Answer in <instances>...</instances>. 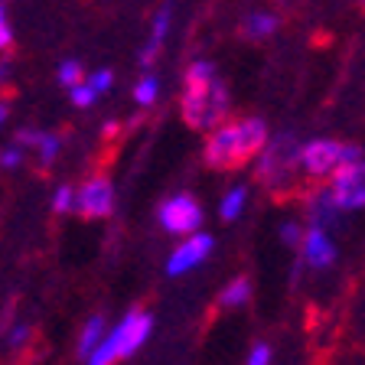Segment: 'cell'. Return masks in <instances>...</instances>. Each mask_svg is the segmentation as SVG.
Here are the masks:
<instances>
[{"label":"cell","instance_id":"6da1fadb","mask_svg":"<svg viewBox=\"0 0 365 365\" xmlns=\"http://www.w3.org/2000/svg\"><path fill=\"white\" fill-rule=\"evenodd\" d=\"M228 114V91L215 78L212 62L196 59L186 72V95H182V118L196 130H212Z\"/></svg>","mask_w":365,"mask_h":365},{"label":"cell","instance_id":"7a4b0ae2","mask_svg":"<svg viewBox=\"0 0 365 365\" xmlns=\"http://www.w3.org/2000/svg\"><path fill=\"white\" fill-rule=\"evenodd\" d=\"M264 140H267V124L261 118H245L238 124L212 128V137L205 140V163L215 170L242 167L255 153H261Z\"/></svg>","mask_w":365,"mask_h":365},{"label":"cell","instance_id":"3957f363","mask_svg":"<svg viewBox=\"0 0 365 365\" xmlns=\"http://www.w3.org/2000/svg\"><path fill=\"white\" fill-rule=\"evenodd\" d=\"M150 329H153L150 313H137V310L128 313V317H124L108 336H101V342L88 352V365H111V362H118V359L134 356V352L147 342Z\"/></svg>","mask_w":365,"mask_h":365},{"label":"cell","instance_id":"277c9868","mask_svg":"<svg viewBox=\"0 0 365 365\" xmlns=\"http://www.w3.org/2000/svg\"><path fill=\"white\" fill-rule=\"evenodd\" d=\"M261 167L258 176L271 186V190H281L294 180V170L300 167V147H297V137L290 134H277L271 140H264L261 147Z\"/></svg>","mask_w":365,"mask_h":365},{"label":"cell","instance_id":"5b68a950","mask_svg":"<svg viewBox=\"0 0 365 365\" xmlns=\"http://www.w3.org/2000/svg\"><path fill=\"white\" fill-rule=\"evenodd\" d=\"M362 157V150L352 144H336V140H313L300 150V167L307 176L313 180H323V176H333L339 167L352 163V160Z\"/></svg>","mask_w":365,"mask_h":365},{"label":"cell","instance_id":"8992f818","mask_svg":"<svg viewBox=\"0 0 365 365\" xmlns=\"http://www.w3.org/2000/svg\"><path fill=\"white\" fill-rule=\"evenodd\" d=\"M329 196H333L336 209H346V212H352V209H362L365 205V160H352V163H346V167H339L333 173V186H329Z\"/></svg>","mask_w":365,"mask_h":365},{"label":"cell","instance_id":"52a82bcc","mask_svg":"<svg viewBox=\"0 0 365 365\" xmlns=\"http://www.w3.org/2000/svg\"><path fill=\"white\" fill-rule=\"evenodd\" d=\"M160 225L173 235H192L202 225V209L190 196H173L160 205Z\"/></svg>","mask_w":365,"mask_h":365},{"label":"cell","instance_id":"ba28073f","mask_svg":"<svg viewBox=\"0 0 365 365\" xmlns=\"http://www.w3.org/2000/svg\"><path fill=\"white\" fill-rule=\"evenodd\" d=\"M72 209H76L78 215H85V219H101V215H108L114 209V186L105 176H95V180H88L82 190H78Z\"/></svg>","mask_w":365,"mask_h":365},{"label":"cell","instance_id":"9c48e42d","mask_svg":"<svg viewBox=\"0 0 365 365\" xmlns=\"http://www.w3.org/2000/svg\"><path fill=\"white\" fill-rule=\"evenodd\" d=\"M209 251H212V235H205V232H192L190 242H182L180 248L170 255L167 274L170 277H180V274L192 271L196 264H202V261L209 258Z\"/></svg>","mask_w":365,"mask_h":365},{"label":"cell","instance_id":"30bf717a","mask_svg":"<svg viewBox=\"0 0 365 365\" xmlns=\"http://www.w3.org/2000/svg\"><path fill=\"white\" fill-rule=\"evenodd\" d=\"M300 248H304V261L310 267H329L336 261V245L329 242L327 228H317L310 225V232H304V238H300Z\"/></svg>","mask_w":365,"mask_h":365},{"label":"cell","instance_id":"8fae6325","mask_svg":"<svg viewBox=\"0 0 365 365\" xmlns=\"http://www.w3.org/2000/svg\"><path fill=\"white\" fill-rule=\"evenodd\" d=\"M170 20H173V4H163L157 20H153L150 39H147L144 49H140V62H144V66H150V62L157 59V53L163 49V39H167V33H170Z\"/></svg>","mask_w":365,"mask_h":365},{"label":"cell","instance_id":"7c38bea8","mask_svg":"<svg viewBox=\"0 0 365 365\" xmlns=\"http://www.w3.org/2000/svg\"><path fill=\"white\" fill-rule=\"evenodd\" d=\"M336 212H339V209H336L329 190H319L317 196H310V225L329 228V225H333V219H336Z\"/></svg>","mask_w":365,"mask_h":365},{"label":"cell","instance_id":"4fadbf2b","mask_svg":"<svg viewBox=\"0 0 365 365\" xmlns=\"http://www.w3.org/2000/svg\"><path fill=\"white\" fill-rule=\"evenodd\" d=\"M277 30V16L274 14H248L245 16V23H242V33L248 39H267L271 36V33Z\"/></svg>","mask_w":365,"mask_h":365},{"label":"cell","instance_id":"5bb4252c","mask_svg":"<svg viewBox=\"0 0 365 365\" xmlns=\"http://www.w3.org/2000/svg\"><path fill=\"white\" fill-rule=\"evenodd\" d=\"M20 144H36L39 147V163H43V167H49V163L56 160V153H59V137L56 134H26V130H23Z\"/></svg>","mask_w":365,"mask_h":365},{"label":"cell","instance_id":"9a60e30c","mask_svg":"<svg viewBox=\"0 0 365 365\" xmlns=\"http://www.w3.org/2000/svg\"><path fill=\"white\" fill-rule=\"evenodd\" d=\"M101 336H105V319H101V317H91L88 323H85L82 336H78V352H82V359H88V352L101 342Z\"/></svg>","mask_w":365,"mask_h":365},{"label":"cell","instance_id":"2e32d148","mask_svg":"<svg viewBox=\"0 0 365 365\" xmlns=\"http://www.w3.org/2000/svg\"><path fill=\"white\" fill-rule=\"evenodd\" d=\"M245 202H248V190H245V186H232V190L225 192V199H222V219L235 222L238 215H242Z\"/></svg>","mask_w":365,"mask_h":365},{"label":"cell","instance_id":"e0dca14e","mask_svg":"<svg viewBox=\"0 0 365 365\" xmlns=\"http://www.w3.org/2000/svg\"><path fill=\"white\" fill-rule=\"evenodd\" d=\"M248 297H251V284L245 281V277H235V281H232V284H228V287L219 294V304L232 310V307H242Z\"/></svg>","mask_w":365,"mask_h":365},{"label":"cell","instance_id":"ac0fdd59","mask_svg":"<svg viewBox=\"0 0 365 365\" xmlns=\"http://www.w3.org/2000/svg\"><path fill=\"white\" fill-rule=\"evenodd\" d=\"M157 91H160L157 76H144L140 82H137V88H134V101L137 105H144V108H150L153 101H157Z\"/></svg>","mask_w":365,"mask_h":365},{"label":"cell","instance_id":"d6986e66","mask_svg":"<svg viewBox=\"0 0 365 365\" xmlns=\"http://www.w3.org/2000/svg\"><path fill=\"white\" fill-rule=\"evenodd\" d=\"M78 82H82V66H78L76 59L62 62L59 66V85H68V88H72V85H78Z\"/></svg>","mask_w":365,"mask_h":365},{"label":"cell","instance_id":"ffe728a7","mask_svg":"<svg viewBox=\"0 0 365 365\" xmlns=\"http://www.w3.org/2000/svg\"><path fill=\"white\" fill-rule=\"evenodd\" d=\"M95 88H91L88 82H78V85H72V105H78V108H88V105H95Z\"/></svg>","mask_w":365,"mask_h":365},{"label":"cell","instance_id":"44dd1931","mask_svg":"<svg viewBox=\"0 0 365 365\" xmlns=\"http://www.w3.org/2000/svg\"><path fill=\"white\" fill-rule=\"evenodd\" d=\"M72 205H76V192H72V186H59L56 196H53V209L56 212H68Z\"/></svg>","mask_w":365,"mask_h":365},{"label":"cell","instance_id":"7402d4cb","mask_svg":"<svg viewBox=\"0 0 365 365\" xmlns=\"http://www.w3.org/2000/svg\"><path fill=\"white\" fill-rule=\"evenodd\" d=\"M248 365H271V346L267 342H255L248 352Z\"/></svg>","mask_w":365,"mask_h":365},{"label":"cell","instance_id":"603a6c76","mask_svg":"<svg viewBox=\"0 0 365 365\" xmlns=\"http://www.w3.org/2000/svg\"><path fill=\"white\" fill-rule=\"evenodd\" d=\"M85 82H88L91 88H95V95H101V91H108V88H111L114 76H111V72H108V68H98V72H95V76H91V78H85Z\"/></svg>","mask_w":365,"mask_h":365},{"label":"cell","instance_id":"cb8c5ba5","mask_svg":"<svg viewBox=\"0 0 365 365\" xmlns=\"http://www.w3.org/2000/svg\"><path fill=\"white\" fill-rule=\"evenodd\" d=\"M281 238H284V245L297 248V245H300V238H304V228L297 225V222H287V225H281Z\"/></svg>","mask_w":365,"mask_h":365},{"label":"cell","instance_id":"d4e9b609","mask_svg":"<svg viewBox=\"0 0 365 365\" xmlns=\"http://www.w3.org/2000/svg\"><path fill=\"white\" fill-rule=\"evenodd\" d=\"M20 160H23V150H20V147H10V150L0 153V163H4V167H10V170L20 167Z\"/></svg>","mask_w":365,"mask_h":365},{"label":"cell","instance_id":"484cf974","mask_svg":"<svg viewBox=\"0 0 365 365\" xmlns=\"http://www.w3.org/2000/svg\"><path fill=\"white\" fill-rule=\"evenodd\" d=\"M26 339H30V327H16L14 333H10V346H14V349H20Z\"/></svg>","mask_w":365,"mask_h":365},{"label":"cell","instance_id":"4316f807","mask_svg":"<svg viewBox=\"0 0 365 365\" xmlns=\"http://www.w3.org/2000/svg\"><path fill=\"white\" fill-rule=\"evenodd\" d=\"M4 121H7V108L0 105V124H4Z\"/></svg>","mask_w":365,"mask_h":365}]
</instances>
